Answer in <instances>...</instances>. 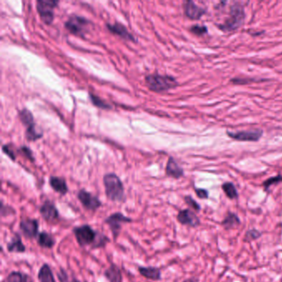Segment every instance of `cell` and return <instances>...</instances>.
I'll return each instance as SVG.
<instances>
[{
  "mask_svg": "<svg viewBox=\"0 0 282 282\" xmlns=\"http://www.w3.org/2000/svg\"><path fill=\"white\" fill-rule=\"evenodd\" d=\"M90 98H91V102L95 105L96 107L100 108L103 110H110L111 109L110 105H109L107 103H105L103 99H100L98 96L94 95V94H90Z\"/></svg>",
  "mask_w": 282,
  "mask_h": 282,
  "instance_id": "26",
  "label": "cell"
},
{
  "mask_svg": "<svg viewBox=\"0 0 282 282\" xmlns=\"http://www.w3.org/2000/svg\"><path fill=\"white\" fill-rule=\"evenodd\" d=\"M257 81L258 80H256V79H244V78H241V79L234 78V79L231 80V82H233L236 85H246L247 83L257 82Z\"/></svg>",
  "mask_w": 282,
  "mask_h": 282,
  "instance_id": "34",
  "label": "cell"
},
{
  "mask_svg": "<svg viewBox=\"0 0 282 282\" xmlns=\"http://www.w3.org/2000/svg\"><path fill=\"white\" fill-rule=\"evenodd\" d=\"M80 282V281H79V282Z\"/></svg>",
  "mask_w": 282,
  "mask_h": 282,
  "instance_id": "39",
  "label": "cell"
},
{
  "mask_svg": "<svg viewBox=\"0 0 282 282\" xmlns=\"http://www.w3.org/2000/svg\"><path fill=\"white\" fill-rule=\"evenodd\" d=\"M104 276L109 282H123V274L119 266L114 263H111L110 266L104 271Z\"/></svg>",
  "mask_w": 282,
  "mask_h": 282,
  "instance_id": "18",
  "label": "cell"
},
{
  "mask_svg": "<svg viewBox=\"0 0 282 282\" xmlns=\"http://www.w3.org/2000/svg\"><path fill=\"white\" fill-rule=\"evenodd\" d=\"M106 26H107L108 29L113 34H115V35L120 37L121 38L124 39V40L135 41V38L132 35L131 33H129L126 27L123 26L122 23H118V22H116L114 24L107 23Z\"/></svg>",
  "mask_w": 282,
  "mask_h": 282,
  "instance_id": "16",
  "label": "cell"
},
{
  "mask_svg": "<svg viewBox=\"0 0 282 282\" xmlns=\"http://www.w3.org/2000/svg\"><path fill=\"white\" fill-rule=\"evenodd\" d=\"M281 182H282V175H278L277 176H274V177L267 179V180L264 181L263 182V187L265 188V190H267L271 186L277 185V184L281 183Z\"/></svg>",
  "mask_w": 282,
  "mask_h": 282,
  "instance_id": "28",
  "label": "cell"
},
{
  "mask_svg": "<svg viewBox=\"0 0 282 282\" xmlns=\"http://www.w3.org/2000/svg\"><path fill=\"white\" fill-rule=\"evenodd\" d=\"M77 244L81 247L91 246V249L104 248L110 240L104 233L96 231L91 225H83L76 226L72 230Z\"/></svg>",
  "mask_w": 282,
  "mask_h": 282,
  "instance_id": "1",
  "label": "cell"
},
{
  "mask_svg": "<svg viewBox=\"0 0 282 282\" xmlns=\"http://www.w3.org/2000/svg\"><path fill=\"white\" fill-rule=\"evenodd\" d=\"M103 182L108 200L112 202H125L126 196L124 186L118 175L114 173H108L104 175Z\"/></svg>",
  "mask_w": 282,
  "mask_h": 282,
  "instance_id": "2",
  "label": "cell"
},
{
  "mask_svg": "<svg viewBox=\"0 0 282 282\" xmlns=\"http://www.w3.org/2000/svg\"><path fill=\"white\" fill-rule=\"evenodd\" d=\"M26 137L28 138V141H36V140L41 138L42 137V134L38 132L35 128H31V129H27Z\"/></svg>",
  "mask_w": 282,
  "mask_h": 282,
  "instance_id": "29",
  "label": "cell"
},
{
  "mask_svg": "<svg viewBox=\"0 0 282 282\" xmlns=\"http://www.w3.org/2000/svg\"><path fill=\"white\" fill-rule=\"evenodd\" d=\"M176 219L181 225L189 227H197L200 225V220L197 215L189 208L179 211Z\"/></svg>",
  "mask_w": 282,
  "mask_h": 282,
  "instance_id": "12",
  "label": "cell"
},
{
  "mask_svg": "<svg viewBox=\"0 0 282 282\" xmlns=\"http://www.w3.org/2000/svg\"><path fill=\"white\" fill-rule=\"evenodd\" d=\"M39 212L41 218L51 225H55L60 219V213L57 207L56 206L55 203L52 200H45L43 204L40 206Z\"/></svg>",
  "mask_w": 282,
  "mask_h": 282,
  "instance_id": "8",
  "label": "cell"
},
{
  "mask_svg": "<svg viewBox=\"0 0 282 282\" xmlns=\"http://www.w3.org/2000/svg\"><path fill=\"white\" fill-rule=\"evenodd\" d=\"M57 278L60 281V282H78V280L76 279L71 282L70 278H69L68 273L63 268H60V271H58Z\"/></svg>",
  "mask_w": 282,
  "mask_h": 282,
  "instance_id": "32",
  "label": "cell"
},
{
  "mask_svg": "<svg viewBox=\"0 0 282 282\" xmlns=\"http://www.w3.org/2000/svg\"><path fill=\"white\" fill-rule=\"evenodd\" d=\"M221 225L225 229H232L241 225V221L237 214L232 212H228L225 219L221 223Z\"/></svg>",
  "mask_w": 282,
  "mask_h": 282,
  "instance_id": "22",
  "label": "cell"
},
{
  "mask_svg": "<svg viewBox=\"0 0 282 282\" xmlns=\"http://www.w3.org/2000/svg\"><path fill=\"white\" fill-rule=\"evenodd\" d=\"M261 237H262V233H261L260 231L256 229V228H252V229L246 231L245 237H244V241H254V240H257Z\"/></svg>",
  "mask_w": 282,
  "mask_h": 282,
  "instance_id": "27",
  "label": "cell"
},
{
  "mask_svg": "<svg viewBox=\"0 0 282 282\" xmlns=\"http://www.w3.org/2000/svg\"><path fill=\"white\" fill-rule=\"evenodd\" d=\"M50 187L54 191L60 195H66L69 191L68 186L63 177L51 176L49 179Z\"/></svg>",
  "mask_w": 282,
  "mask_h": 282,
  "instance_id": "17",
  "label": "cell"
},
{
  "mask_svg": "<svg viewBox=\"0 0 282 282\" xmlns=\"http://www.w3.org/2000/svg\"><path fill=\"white\" fill-rule=\"evenodd\" d=\"M184 200H185V202H186L187 206H189V208H191L193 210L197 211V212L200 210V205L191 196L187 195V196L184 197Z\"/></svg>",
  "mask_w": 282,
  "mask_h": 282,
  "instance_id": "30",
  "label": "cell"
},
{
  "mask_svg": "<svg viewBox=\"0 0 282 282\" xmlns=\"http://www.w3.org/2000/svg\"><path fill=\"white\" fill-rule=\"evenodd\" d=\"M37 242L38 246L41 248H46V249H52L53 246L56 245V239L51 233L42 231L39 233Z\"/></svg>",
  "mask_w": 282,
  "mask_h": 282,
  "instance_id": "20",
  "label": "cell"
},
{
  "mask_svg": "<svg viewBox=\"0 0 282 282\" xmlns=\"http://www.w3.org/2000/svg\"><path fill=\"white\" fill-rule=\"evenodd\" d=\"M222 189L227 195V197L230 200H235L239 196L238 190L236 189L235 186L232 182H225L222 185Z\"/></svg>",
  "mask_w": 282,
  "mask_h": 282,
  "instance_id": "25",
  "label": "cell"
},
{
  "mask_svg": "<svg viewBox=\"0 0 282 282\" xmlns=\"http://www.w3.org/2000/svg\"><path fill=\"white\" fill-rule=\"evenodd\" d=\"M22 236L28 239H37L39 234V222L36 219L24 218L19 223Z\"/></svg>",
  "mask_w": 282,
  "mask_h": 282,
  "instance_id": "10",
  "label": "cell"
},
{
  "mask_svg": "<svg viewBox=\"0 0 282 282\" xmlns=\"http://www.w3.org/2000/svg\"><path fill=\"white\" fill-rule=\"evenodd\" d=\"M184 9L187 18L192 20L199 19L206 13L204 8L196 5L193 1H187L184 3Z\"/></svg>",
  "mask_w": 282,
  "mask_h": 282,
  "instance_id": "15",
  "label": "cell"
},
{
  "mask_svg": "<svg viewBox=\"0 0 282 282\" xmlns=\"http://www.w3.org/2000/svg\"><path fill=\"white\" fill-rule=\"evenodd\" d=\"M58 1L38 0L37 2V10L42 22L46 24H51L54 20V9L58 5Z\"/></svg>",
  "mask_w": 282,
  "mask_h": 282,
  "instance_id": "7",
  "label": "cell"
},
{
  "mask_svg": "<svg viewBox=\"0 0 282 282\" xmlns=\"http://www.w3.org/2000/svg\"><path fill=\"white\" fill-rule=\"evenodd\" d=\"M195 194L198 197L203 200H206L208 198V191L207 189H200V188H195Z\"/></svg>",
  "mask_w": 282,
  "mask_h": 282,
  "instance_id": "35",
  "label": "cell"
},
{
  "mask_svg": "<svg viewBox=\"0 0 282 282\" xmlns=\"http://www.w3.org/2000/svg\"><path fill=\"white\" fill-rule=\"evenodd\" d=\"M228 137L242 142H258L263 134V130L261 129H254L249 131L242 132H227Z\"/></svg>",
  "mask_w": 282,
  "mask_h": 282,
  "instance_id": "11",
  "label": "cell"
},
{
  "mask_svg": "<svg viewBox=\"0 0 282 282\" xmlns=\"http://www.w3.org/2000/svg\"><path fill=\"white\" fill-rule=\"evenodd\" d=\"M3 151H4V153L7 154V155L11 158V160L15 161V159H16V156H15V154H14V150L10 148V146H3Z\"/></svg>",
  "mask_w": 282,
  "mask_h": 282,
  "instance_id": "36",
  "label": "cell"
},
{
  "mask_svg": "<svg viewBox=\"0 0 282 282\" xmlns=\"http://www.w3.org/2000/svg\"><path fill=\"white\" fill-rule=\"evenodd\" d=\"M19 118L20 120L24 124L27 129L35 128L34 118L29 110H27V109L21 110L19 112Z\"/></svg>",
  "mask_w": 282,
  "mask_h": 282,
  "instance_id": "24",
  "label": "cell"
},
{
  "mask_svg": "<svg viewBox=\"0 0 282 282\" xmlns=\"http://www.w3.org/2000/svg\"><path fill=\"white\" fill-rule=\"evenodd\" d=\"M192 33H195L196 35H203L207 33V28L206 26H200V25H194L190 28Z\"/></svg>",
  "mask_w": 282,
  "mask_h": 282,
  "instance_id": "33",
  "label": "cell"
},
{
  "mask_svg": "<svg viewBox=\"0 0 282 282\" xmlns=\"http://www.w3.org/2000/svg\"><path fill=\"white\" fill-rule=\"evenodd\" d=\"M145 82L150 91L157 93L169 91L178 85V82L174 77L167 75H166L159 74L148 75L146 76Z\"/></svg>",
  "mask_w": 282,
  "mask_h": 282,
  "instance_id": "3",
  "label": "cell"
},
{
  "mask_svg": "<svg viewBox=\"0 0 282 282\" xmlns=\"http://www.w3.org/2000/svg\"><path fill=\"white\" fill-rule=\"evenodd\" d=\"M91 22L85 18L78 15H72L65 23V27L70 33L79 37H84L87 33Z\"/></svg>",
  "mask_w": 282,
  "mask_h": 282,
  "instance_id": "6",
  "label": "cell"
},
{
  "mask_svg": "<svg viewBox=\"0 0 282 282\" xmlns=\"http://www.w3.org/2000/svg\"><path fill=\"white\" fill-rule=\"evenodd\" d=\"M183 282H200V281L197 278H195V277H192V278L185 280Z\"/></svg>",
  "mask_w": 282,
  "mask_h": 282,
  "instance_id": "38",
  "label": "cell"
},
{
  "mask_svg": "<svg viewBox=\"0 0 282 282\" xmlns=\"http://www.w3.org/2000/svg\"><path fill=\"white\" fill-rule=\"evenodd\" d=\"M16 214V210L14 208L9 206H5L4 203H1V216L5 217L12 214Z\"/></svg>",
  "mask_w": 282,
  "mask_h": 282,
  "instance_id": "31",
  "label": "cell"
},
{
  "mask_svg": "<svg viewBox=\"0 0 282 282\" xmlns=\"http://www.w3.org/2000/svg\"><path fill=\"white\" fill-rule=\"evenodd\" d=\"M6 282H33L29 275L22 271H13L6 277Z\"/></svg>",
  "mask_w": 282,
  "mask_h": 282,
  "instance_id": "23",
  "label": "cell"
},
{
  "mask_svg": "<svg viewBox=\"0 0 282 282\" xmlns=\"http://www.w3.org/2000/svg\"><path fill=\"white\" fill-rule=\"evenodd\" d=\"M137 271L142 277L147 280L158 282L162 280V271L159 267L156 266H142L137 267Z\"/></svg>",
  "mask_w": 282,
  "mask_h": 282,
  "instance_id": "13",
  "label": "cell"
},
{
  "mask_svg": "<svg viewBox=\"0 0 282 282\" xmlns=\"http://www.w3.org/2000/svg\"><path fill=\"white\" fill-rule=\"evenodd\" d=\"M6 246L8 252L10 253H24L27 250L26 246L22 243V235L19 233H14Z\"/></svg>",
  "mask_w": 282,
  "mask_h": 282,
  "instance_id": "14",
  "label": "cell"
},
{
  "mask_svg": "<svg viewBox=\"0 0 282 282\" xmlns=\"http://www.w3.org/2000/svg\"><path fill=\"white\" fill-rule=\"evenodd\" d=\"M77 199L86 210L91 211L93 213L98 210L102 206V202L99 198L84 189L78 191Z\"/></svg>",
  "mask_w": 282,
  "mask_h": 282,
  "instance_id": "9",
  "label": "cell"
},
{
  "mask_svg": "<svg viewBox=\"0 0 282 282\" xmlns=\"http://www.w3.org/2000/svg\"><path fill=\"white\" fill-rule=\"evenodd\" d=\"M245 19L244 6L240 3H233L230 9L229 17L219 28L224 32H233L241 27Z\"/></svg>",
  "mask_w": 282,
  "mask_h": 282,
  "instance_id": "4",
  "label": "cell"
},
{
  "mask_svg": "<svg viewBox=\"0 0 282 282\" xmlns=\"http://www.w3.org/2000/svg\"><path fill=\"white\" fill-rule=\"evenodd\" d=\"M131 223H132V219L126 216V215H124L121 212H115L113 214H110V216H108L106 219H104V224L107 225L110 227L113 239L115 241L120 234L123 225H126V224H131Z\"/></svg>",
  "mask_w": 282,
  "mask_h": 282,
  "instance_id": "5",
  "label": "cell"
},
{
  "mask_svg": "<svg viewBox=\"0 0 282 282\" xmlns=\"http://www.w3.org/2000/svg\"><path fill=\"white\" fill-rule=\"evenodd\" d=\"M20 150L22 151V153L24 154L25 156H27V158L31 160L32 162L34 161L33 153H32V151H31L29 148H27V147H22V148H20Z\"/></svg>",
  "mask_w": 282,
  "mask_h": 282,
  "instance_id": "37",
  "label": "cell"
},
{
  "mask_svg": "<svg viewBox=\"0 0 282 282\" xmlns=\"http://www.w3.org/2000/svg\"><path fill=\"white\" fill-rule=\"evenodd\" d=\"M38 278L39 282H56L52 268L47 263H44L39 269Z\"/></svg>",
  "mask_w": 282,
  "mask_h": 282,
  "instance_id": "21",
  "label": "cell"
},
{
  "mask_svg": "<svg viewBox=\"0 0 282 282\" xmlns=\"http://www.w3.org/2000/svg\"><path fill=\"white\" fill-rule=\"evenodd\" d=\"M166 174L172 178L180 179L184 175V170L173 157H170L166 167Z\"/></svg>",
  "mask_w": 282,
  "mask_h": 282,
  "instance_id": "19",
  "label": "cell"
}]
</instances>
